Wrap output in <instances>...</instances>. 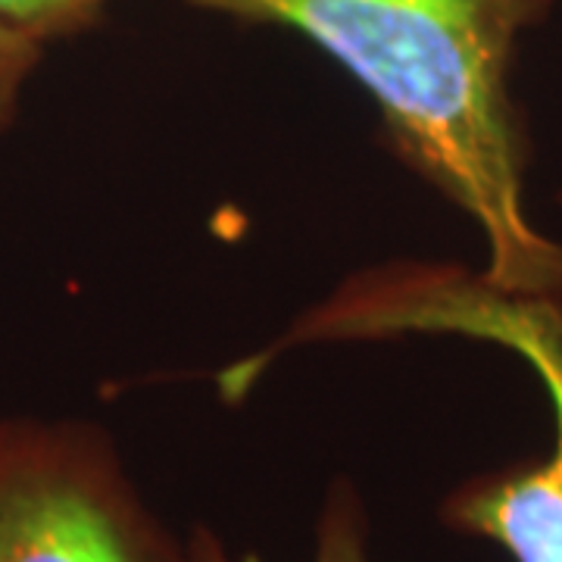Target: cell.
I'll return each mask as SVG.
<instances>
[{"instance_id":"6da1fadb","label":"cell","mask_w":562,"mask_h":562,"mask_svg":"<svg viewBox=\"0 0 562 562\" xmlns=\"http://www.w3.org/2000/svg\"><path fill=\"white\" fill-rule=\"evenodd\" d=\"M316 44L382 110L394 150L479 225L484 279L562 291V244L528 220L516 47L553 0H188Z\"/></svg>"},{"instance_id":"7a4b0ae2","label":"cell","mask_w":562,"mask_h":562,"mask_svg":"<svg viewBox=\"0 0 562 562\" xmlns=\"http://www.w3.org/2000/svg\"><path fill=\"white\" fill-rule=\"evenodd\" d=\"M397 331H453L503 344L535 369L553 413L550 450L460 482L443 494L438 519L453 535L497 547L509 562H562V291H503L460 269L394 266L347 284L288 341Z\"/></svg>"},{"instance_id":"3957f363","label":"cell","mask_w":562,"mask_h":562,"mask_svg":"<svg viewBox=\"0 0 562 562\" xmlns=\"http://www.w3.org/2000/svg\"><path fill=\"white\" fill-rule=\"evenodd\" d=\"M0 562H188L101 425L0 419Z\"/></svg>"},{"instance_id":"277c9868","label":"cell","mask_w":562,"mask_h":562,"mask_svg":"<svg viewBox=\"0 0 562 562\" xmlns=\"http://www.w3.org/2000/svg\"><path fill=\"white\" fill-rule=\"evenodd\" d=\"M184 541L188 562H238L210 525H194ZM310 562H375L369 543V509L360 487L344 475L325 487Z\"/></svg>"},{"instance_id":"5b68a950","label":"cell","mask_w":562,"mask_h":562,"mask_svg":"<svg viewBox=\"0 0 562 562\" xmlns=\"http://www.w3.org/2000/svg\"><path fill=\"white\" fill-rule=\"evenodd\" d=\"M120 0H0V22L41 44L94 29Z\"/></svg>"},{"instance_id":"8992f818","label":"cell","mask_w":562,"mask_h":562,"mask_svg":"<svg viewBox=\"0 0 562 562\" xmlns=\"http://www.w3.org/2000/svg\"><path fill=\"white\" fill-rule=\"evenodd\" d=\"M41 54L44 44L38 38L0 22V128H7L16 116L22 88L41 63Z\"/></svg>"}]
</instances>
